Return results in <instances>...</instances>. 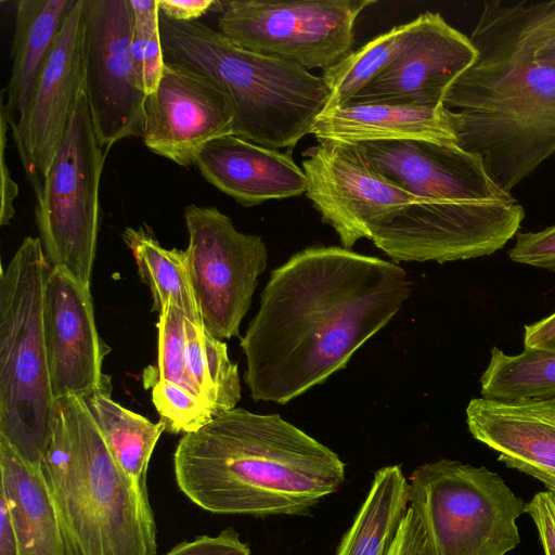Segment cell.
<instances>
[{"instance_id":"ab89813d","label":"cell","mask_w":555,"mask_h":555,"mask_svg":"<svg viewBox=\"0 0 555 555\" xmlns=\"http://www.w3.org/2000/svg\"><path fill=\"white\" fill-rule=\"evenodd\" d=\"M522 345L524 348L555 353V312L534 323L526 324Z\"/></svg>"},{"instance_id":"f1b7e54d","label":"cell","mask_w":555,"mask_h":555,"mask_svg":"<svg viewBox=\"0 0 555 555\" xmlns=\"http://www.w3.org/2000/svg\"><path fill=\"white\" fill-rule=\"evenodd\" d=\"M412 25L411 21L392 27L352 51L336 66L324 70L321 77L331 91L326 108L350 102L371 83L398 55Z\"/></svg>"},{"instance_id":"6da1fadb","label":"cell","mask_w":555,"mask_h":555,"mask_svg":"<svg viewBox=\"0 0 555 555\" xmlns=\"http://www.w3.org/2000/svg\"><path fill=\"white\" fill-rule=\"evenodd\" d=\"M411 294L393 261L310 246L271 272L241 338L255 401L286 404L345 369Z\"/></svg>"},{"instance_id":"7402d4cb","label":"cell","mask_w":555,"mask_h":555,"mask_svg":"<svg viewBox=\"0 0 555 555\" xmlns=\"http://www.w3.org/2000/svg\"><path fill=\"white\" fill-rule=\"evenodd\" d=\"M0 492L7 499L18 555H63L57 519L40 464L24 459L0 436Z\"/></svg>"},{"instance_id":"83f0119b","label":"cell","mask_w":555,"mask_h":555,"mask_svg":"<svg viewBox=\"0 0 555 555\" xmlns=\"http://www.w3.org/2000/svg\"><path fill=\"white\" fill-rule=\"evenodd\" d=\"M184 326L188 365L202 397L211 404L216 416L235 409L241 400V379L227 344L203 324L185 318Z\"/></svg>"},{"instance_id":"277c9868","label":"cell","mask_w":555,"mask_h":555,"mask_svg":"<svg viewBox=\"0 0 555 555\" xmlns=\"http://www.w3.org/2000/svg\"><path fill=\"white\" fill-rule=\"evenodd\" d=\"M63 555H155L147 494L118 466L83 398L55 399L40 462Z\"/></svg>"},{"instance_id":"d6986e66","label":"cell","mask_w":555,"mask_h":555,"mask_svg":"<svg viewBox=\"0 0 555 555\" xmlns=\"http://www.w3.org/2000/svg\"><path fill=\"white\" fill-rule=\"evenodd\" d=\"M470 435L507 467L544 482L555 480V398L501 401L473 398L466 406Z\"/></svg>"},{"instance_id":"5bb4252c","label":"cell","mask_w":555,"mask_h":555,"mask_svg":"<svg viewBox=\"0 0 555 555\" xmlns=\"http://www.w3.org/2000/svg\"><path fill=\"white\" fill-rule=\"evenodd\" d=\"M85 3L75 0L33 87L23 114L10 125L35 195L66 134L83 90Z\"/></svg>"},{"instance_id":"b9f144b4","label":"cell","mask_w":555,"mask_h":555,"mask_svg":"<svg viewBox=\"0 0 555 555\" xmlns=\"http://www.w3.org/2000/svg\"><path fill=\"white\" fill-rule=\"evenodd\" d=\"M547 490L555 492V480H547L543 482Z\"/></svg>"},{"instance_id":"52a82bcc","label":"cell","mask_w":555,"mask_h":555,"mask_svg":"<svg viewBox=\"0 0 555 555\" xmlns=\"http://www.w3.org/2000/svg\"><path fill=\"white\" fill-rule=\"evenodd\" d=\"M409 501L427 555H506L520 543L516 519L526 504L485 466L449 459L417 466Z\"/></svg>"},{"instance_id":"9a60e30c","label":"cell","mask_w":555,"mask_h":555,"mask_svg":"<svg viewBox=\"0 0 555 555\" xmlns=\"http://www.w3.org/2000/svg\"><path fill=\"white\" fill-rule=\"evenodd\" d=\"M144 114L145 146L182 167L194 165L212 140L233 134L235 125L232 102L216 82L170 61L146 96Z\"/></svg>"},{"instance_id":"74e56055","label":"cell","mask_w":555,"mask_h":555,"mask_svg":"<svg viewBox=\"0 0 555 555\" xmlns=\"http://www.w3.org/2000/svg\"><path fill=\"white\" fill-rule=\"evenodd\" d=\"M388 555H427L424 531L412 507L408 508Z\"/></svg>"},{"instance_id":"5b68a950","label":"cell","mask_w":555,"mask_h":555,"mask_svg":"<svg viewBox=\"0 0 555 555\" xmlns=\"http://www.w3.org/2000/svg\"><path fill=\"white\" fill-rule=\"evenodd\" d=\"M166 61L216 82L230 98L233 134L271 149H293L311 133L331 91L321 76L296 64L241 48L199 21L160 17Z\"/></svg>"},{"instance_id":"30bf717a","label":"cell","mask_w":555,"mask_h":555,"mask_svg":"<svg viewBox=\"0 0 555 555\" xmlns=\"http://www.w3.org/2000/svg\"><path fill=\"white\" fill-rule=\"evenodd\" d=\"M188 271L205 328L219 339L238 336L258 278L268 263L260 235L240 232L216 207L184 209Z\"/></svg>"},{"instance_id":"d4e9b609","label":"cell","mask_w":555,"mask_h":555,"mask_svg":"<svg viewBox=\"0 0 555 555\" xmlns=\"http://www.w3.org/2000/svg\"><path fill=\"white\" fill-rule=\"evenodd\" d=\"M85 401L115 462L149 495V464L165 425L124 408L107 393L98 392Z\"/></svg>"},{"instance_id":"7c38bea8","label":"cell","mask_w":555,"mask_h":555,"mask_svg":"<svg viewBox=\"0 0 555 555\" xmlns=\"http://www.w3.org/2000/svg\"><path fill=\"white\" fill-rule=\"evenodd\" d=\"M129 0H86L83 91L101 146L144 134L143 90L130 55Z\"/></svg>"},{"instance_id":"d6a6232c","label":"cell","mask_w":555,"mask_h":555,"mask_svg":"<svg viewBox=\"0 0 555 555\" xmlns=\"http://www.w3.org/2000/svg\"><path fill=\"white\" fill-rule=\"evenodd\" d=\"M535 64L555 69V0L515 2Z\"/></svg>"},{"instance_id":"8992f818","label":"cell","mask_w":555,"mask_h":555,"mask_svg":"<svg viewBox=\"0 0 555 555\" xmlns=\"http://www.w3.org/2000/svg\"><path fill=\"white\" fill-rule=\"evenodd\" d=\"M51 266L39 237H25L0 275V436L39 465L54 397L43 332Z\"/></svg>"},{"instance_id":"f35d334b","label":"cell","mask_w":555,"mask_h":555,"mask_svg":"<svg viewBox=\"0 0 555 555\" xmlns=\"http://www.w3.org/2000/svg\"><path fill=\"white\" fill-rule=\"evenodd\" d=\"M214 0H158L159 11L164 17L181 23L198 21L211 7Z\"/></svg>"},{"instance_id":"4316f807","label":"cell","mask_w":555,"mask_h":555,"mask_svg":"<svg viewBox=\"0 0 555 555\" xmlns=\"http://www.w3.org/2000/svg\"><path fill=\"white\" fill-rule=\"evenodd\" d=\"M479 382L481 397L487 399L555 398V353L524 348L518 354H507L493 346Z\"/></svg>"},{"instance_id":"8d00e7d4","label":"cell","mask_w":555,"mask_h":555,"mask_svg":"<svg viewBox=\"0 0 555 555\" xmlns=\"http://www.w3.org/2000/svg\"><path fill=\"white\" fill-rule=\"evenodd\" d=\"M4 90L0 98V166H1V211L0 224L7 225L14 217V202L18 195V185L13 180L10 169L5 162V146L8 141L9 119L3 101Z\"/></svg>"},{"instance_id":"3957f363","label":"cell","mask_w":555,"mask_h":555,"mask_svg":"<svg viewBox=\"0 0 555 555\" xmlns=\"http://www.w3.org/2000/svg\"><path fill=\"white\" fill-rule=\"evenodd\" d=\"M472 42L475 63L443 106L462 150L481 157L505 193L555 155V69L535 64L515 2L483 1Z\"/></svg>"},{"instance_id":"7a4b0ae2","label":"cell","mask_w":555,"mask_h":555,"mask_svg":"<svg viewBox=\"0 0 555 555\" xmlns=\"http://www.w3.org/2000/svg\"><path fill=\"white\" fill-rule=\"evenodd\" d=\"M179 489L222 515L308 514L345 481V463L280 414L243 408L183 435L173 454Z\"/></svg>"},{"instance_id":"8fae6325","label":"cell","mask_w":555,"mask_h":555,"mask_svg":"<svg viewBox=\"0 0 555 555\" xmlns=\"http://www.w3.org/2000/svg\"><path fill=\"white\" fill-rule=\"evenodd\" d=\"M524 218L517 199L415 203L386 217L371 241L393 262L444 263L496 253L516 236Z\"/></svg>"},{"instance_id":"ba28073f","label":"cell","mask_w":555,"mask_h":555,"mask_svg":"<svg viewBox=\"0 0 555 555\" xmlns=\"http://www.w3.org/2000/svg\"><path fill=\"white\" fill-rule=\"evenodd\" d=\"M107 152L101 146L85 91L36 196L35 221L51 268L90 287L95 259L99 190Z\"/></svg>"},{"instance_id":"cb8c5ba5","label":"cell","mask_w":555,"mask_h":555,"mask_svg":"<svg viewBox=\"0 0 555 555\" xmlns=\"http://www.w3.org/2000/svg\"><path fill=\"white\" fill-rule=\"evenodd\" d=\"M409 503V482L401 466L378 469L336 555H388Z\"/></svg>"},{"instance_id":"ffe728a7","label":"cell","mask_w":555,"mask_h":555,"mask_svg":"<svg viewBox=\"0 0 555 555\" xmlns=\"http://www.w3.org/2000/svg\"><path fill=\"white\" fill-rule=\"evenodd\" d=\"M201 175L245 207L306 193V175L288 153L234 134L212 140L198 153Z\"/></svg>"},{"instance_id":"e575fe53","label":"cell","mask_w":555,"mask_h":555,"mask_svg":"<svg viewBox=\"0 0 555 555\" xmlns=\"http://www.w3.org/2000/svg\"><path fill=\"white\" fill-rule=\"evenodd\" d=\"M165 555H251L233 528H227L215 537L201 535L173 546Z\"/></svg>"},{"instance_id":"44dd1931","label":"cell","mask_w":555,"mask_h":555,"mask_svg":"<svg viewBox=\"0 0 555 555\" xmlns=\"http://www.w3.org/2000/svg\"><path fill=\"white\" fill-rule=\"evenodd\" d=\"M311 134L318 142L427 141L456 145L443 104L417 106L348 102L324 109L317 118Z\"/></svg>"},{"instance_id":"60d3db41","label":"cell","mask_w":555,"mask_h":555,"mask_svg":"<svg viewBox=\"0 0 555 555\" xmlns=\"http://www.w3.org/2000/svg\"><path fill=\"white\" fill-rule=\"evenodd\" d=\"M0 555H18V542L11 511L0 492Z\"/></svg>"},{"instance_id":"484cf974","label":"cell","mask_w":555,"mask_h":555,"mask_svg":"<svg viewBox=\"0 0 555 555\" xmlns=\"http://www.w3.org/2000/svg\"><path fill=\"white\" fill-rule=\"evenodd\" d=\"M121 237L132 251L139 276L151 291L154 310L159 312L171 304L180 308L191 322L203 324L185 250L163 247L144 228H127Z\"/></svg>"},{"instance_id":"1f68e13d","label":"cell","mask_w":555,"mask_h":555,"mask_svg":"<svg viewBox=\"0 0 555 555\" xmlns=\"http://www.w3.org/2000/svg\"><path fill=\"white\" fill-rule=\"evenodd\" d=\"M158 313V358L155 378L168 379L202 397L188 365L185 314L171 304L164 306Z\"/></svg>"},{"instance_id":"836d02e7","label":"cell","mask_w":555,"mask_h":555,"mask_svg":"<svg viewBox=\"0 0 555 555\" xmlns=\"http://www.w3.org/2000/svg\"><path fill=\"white\" fill-rule=\"evenodd\" d=\"M507 254L514 262L555 272V225L518 232Z\"/></svg>"},{"instance_id":"603a6c76","label":"cell","mask_w":555,"mask_h":555,"mask_svg":"<svg viewBox=\"0 0 555 555\" xmlns=\"http://www.w3.org/2000/svg\"><path fill=\"white\" fill-rule=\"evenodd\" d=\"M75 0H20L12 41L11 76L4 91L9 125L25 111L36 79Z\"/></svg>"},{"instance_id":"4fadbf2b","label":"cell","mask_w":555,"mask_h":555,"mask_svg":"<svg viewBox=\"0 0 555 555\" xmlns=\"http://www.w3.org/2000/svg\"><path fill=\"white\" fill-rule=\"evenodd\" d=\"M306 195L323 222L351 249L362 238L371 240L389 215L418 203L384 177L357 143L321 141L302 153Z\"/></svg>"},{"instance_id":"f546056e","label":"cell","mask_w":555,"mask_h":555,"mask_svg":"<svg viewBox=\"0 0 555 555\" xmlns=\"http://www.w3.org/2000/svg\"><path fill=\"white\" fill-rule=\"evenodd\" d=\"M129 2L132 9L130 55L141 86L150 94L156 89L166 64L158 0Z\"/></svg>"},{"instance_id":"d590c367","label":"cell","mask_w":555,"mask_h":555,"mask_svg":"<svg viewBox=\"0 0 555 555\" xmlns=\"http://www.w3.org/2000/svg\"><path fill=\"white\" fill-rule=\"evenodd\" d=\"M538 529L545 555H555V492L540 491L526 504Z\"/></svg>"},{"instance_id":"9c48e42d","label":"cell","mask_w":555,"mask_h":555,"mask_svg":"<svg viewBox=\"0 0 555 555\" xmlns=\"http://www.w3.org/2000/svg\"><path fill=\"white\" fill-rule=\"evenodd\" d=\"M374 0L217 1L219 31L236 46L306 69L327 70L351 52L354 24Z\"/></svg>"},{"instance_id":"ac0fdd59","label":"cell","mask_w":555,"mask_h":555,"mask_svg":"<svg viewBox=\"0 0 555 555\" xmlns=\"http://www.w3.org/2000/svg\"><path fill=\"white\" fill-rule=\"evenodd\" d=\"M374 167L424 204L516 198L489 177L480 156L454 144L427 141L357 143Z\"/></svg>"},{"instance_id":"4dcf8cb0","label":"cell","mask_w":555,"mask_h":555,"mask_svg":"<svg viewBox=\"0 0 555 555\" xmlns=\"http://www.w3.org/2000/svg\"><path fill=\"white\" fill-rule=\"evenodd\" d=\"M152 401L160 416L159 422L170 434L194 433L216 417L207 400L168 379H154Z\"/></svg>"},{"instance_id":"e0dca14e","label":"cell","mask_w":555,"mask_h":555,"mask_svg":"<svg viewBox=\"0 0 555 555\" xmlns=\"http://www.w3.org/2000/svg\"><path fill=\"white\" fill-rule=\"evenodd\" d=\"M393 61L350 102L439 106L478 57L470 38L435 12L420 14Z\"/></svg>"},{"instance_id":"2e32d148","label":"cell","mask_w":555,"mask_h":555,"mask_svg":"<svg viewBox=\"0 0 555 555\" xmlns=\"http://www.w3.org/2000/svg\"><path fill=\"white\" fill-rule=\"evenodd\" d=\"M43 332L54 399L111 395L102 371L109 348L98 333L90 287L61 268H51L47 278Z\"/></svg>"}]
</instances>
